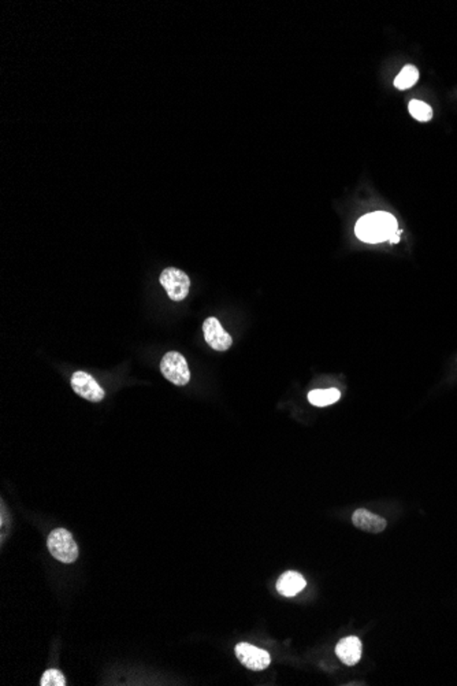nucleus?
Listing matches in <instances>:
<instances>
[{
	"mask_svg": "<svg viewBox=\"0 0 457 686\" xmlns=\"http://www.w3.org/2000/svg\"><path fill=\"white\" fill-rule=\"evenodd\" d=\"M399 231L397 219L390 212H370L362 216L355 228L356 236L364 242L377 244L390 240Z\"/></svg>",
	"mask_w": 457,
	"mask_h": 686,
	"instance_id": "nucleus-1",
	"label": "nucleus"
},
{
	"mask_svg": "<svg viewBox=\"0 0 457 686\" xmlns=\"http://www.w3.org/2000/svg\"><path fill=\"white\" fill-rule=\"evenodd\" d=\"M47 547L50 554L56 560L70 564L74 563L79 557V545L74 541L72 533L66 529H55L47 540Z\"/></svg>",
	"mask_w": 457,
	"mask_h": 686,
	"instance_id": "nucleus-2",
	"label": "nucleus"
},
{
	"mask_svg": "<svg viewBox=\"0 0 457 686\" xmlns=\"http://www.w3.org/2000/svg\"><path fill=\"white\" fill-rule=\"evenodd\" d=\"M161 371L163 377L177 387H185L190 381V370L188 362L177 351L167 352L161 362Z\"/></svg>",
	"mask_w": 457,
	"mask_h": 686,
	"instance_id": "nucleus-3",
	"label": "nucleus"
},
{
	"mask_svg": "<svg viewBox=\"0 0 457 686\" xmlns=\"http://www.w3.org/2000/svg\"><path fill=\"white\" fill-rule=\"evenodd\" d=\"M159 281L173 302H181L188 296L190 280L188 274L183 270L177 267H167L161 271Z\"/></svg>",
	"mask_w": 457,
	"mask_h": 686,
	"instance_id": "nucleus-4",
	"label": "nucleus"
},
{
	"mask_svg": "<svg viewBox=\"0 0 457 686\" xmlns=\"http://www.w3.org/2000/svg\"><path fill=\"white\" fill-rule=\"evenodd\" d=\"M236 656L242 666L252 671H262L266 670L271 663V658L265 649L256 648L248 642H240L236 649Z\"/></svg>",
	"mask_w": 457,
	"mask_h": 686,
	"instance_id": "nucleus-5",
	"label": "nucleus"
},
{
	"mask_svg": "<svg viewBox=\"0 0 457 686\" xmlns=\"http://www.w3.org/2000/svg\"><path fill=\"white\" fill-rule=\"evenodd\" d=\"M72 388L79 396L92 401V403H99L105 399V391L100 388V385L96 382V380L89 375L85 371H76L72 375Z\"/></svg>",
	"mask_w": 457,
	"mask_h": 686,
	"instance_id": "nucleus-6",
	"label": "nucleus"
},
{
	"mask_svg": "<svg viewBox=\"0 0 457 686\" xmlns=\"http://www.w3.org/2000/svg\"><path fill=\"white\" fill-rule=\"evenodd\" d=\"M203 333H204L206 343L219 352L227 351L233 344L232 336L222 328L220 322L216 318H207L204 321Z\"/></svg>",
	"mask_w": 457,
	"mask_h": 686,
	"instance_id": "nucleus-7",
	"label": "nucleus"
},
{
	"mask_svg": "<svg viewBox=\"0 0 457 686\" xmlns=\"http://www.w3.org/2000/svg\"><path fill=\"white\" fill-rule=\"evenodd\" d=\"M352 522L359 530H363L366 533H380L386 528V521L376 515L374 512L366 510V508H359L353 512L352 515Z\"/></svg>",
	"mask_w": 457,
	"mask_h": 686,
	"instance_id": "nucleus-8",
	"label": "nucleus"
},
{
	"mask_svg": "<svg viewBox=\"0 0 457 686\" xmlns=\"http://www.w3.org/2000/svg\"><path fill=\"white\" fill-rule=\"evenodd\" d=\"M336 654L344 664L355 666L362 658V641L355 635L345 637L337 644Z\"/></svg>",
	"mask_w": 457,
	"mask_h": 686,
	"instance_id": "nucleus-9",
	"label": "nucleus"
},
{
	"mask_svg": "<svg viewBox=\"0 0 457 686\" xmlns=\"http://www.w3.org/2000/svg\"><path fill=\"white\" fill-rule=\"evenodd\" d=\"M307 582L301 574L296 571H286L277 581V590L282 596L292 597L300 593L305 588Z\"/></svg>",
	"mask_w": 457,
	"mask_h": 686,
	"instance_id": "nucleus-10",
	"label": "nucleus"
},
{
	"mask_svg": "<svg viewBox=\"0 0 457 686\" xmlns=\"http://www.w3.org/2000/svg\"><path fill=\"white\" fill-rule=\"evenodd\" d=\"M340 397H341V394L337 388L314 389L308 394V401L317 407H326V406L337 403L340 400Z\"/></svg>",
	"mask_w": 457,
	"mask_h": 686,
	"instance_id": "nucleus-11",
	"label": "nucleus"
},
{
	"mask_svg": "<svg viewBox=\"0 0 457 686\" xmlns=\"http://www.w3.org/2000/svg\"><path fill=\"white\" fill-rule=\"evenodd\" d=\"M419 79V70L413 65L404 66L400 75L395 79V86L400 91L412 88Z\"/></svg>",
	"mask_w": 457,
	"mask_h": 686,
	"instance_id": "nucleus-12",
	"label": "nucleus"
},
{
	"mask_svg": "<svg viewBox=\"0 0 457 686\" xmlns=\"http://www.w3.org/2000/svg\"><path fill=\"white\" fill-rule=\"evenodd\" d=\"M408 110H409V114L416 121L428 122V121H430L431 118H432V108L428 103H425V102H420V101L413 99V101L409 102Z\"/></svg>",
	"mask_w": 457,
	"mask_h": 686,
	"instance_id": "nucleus-13",
	"label": "nucleus"
},
{
	"mask_svg": "<svg viewBox=\"0 0 457 686\" xmlns=\"http://www.w3.org/2000/svg\"><path fill=\"white\" fill-rule=\"evenodd\" d=\"M40 685L41 686H65L66 685V678L63 675V673H60L59 670L56 668H51V670H47L41 680H40Z\"/></svg>",
	"mask_w": 457,
	"mask_h": 686,
	"instance_id": "nucleus-14",
	"label": "nucleus"
},
{
	"mask_svg": "<svg viewBox=\"0 0 457 686\" xmlns=\"http://www.w3.org/2000/svg\"><path fill=\"white\" fill-rule=\"evenodd\" d=\"M402 235H403V231H400V229H399V231H397V233H396L393 238H390L389 241H390L392 244H396V242H399V241H400V236H402Z\"/></svg>",
	"mask_w": 457,
	"mask_h": 686,
	"instance_id": "nucleus-15",
	"label": "nucleus"
}]
</instances>
